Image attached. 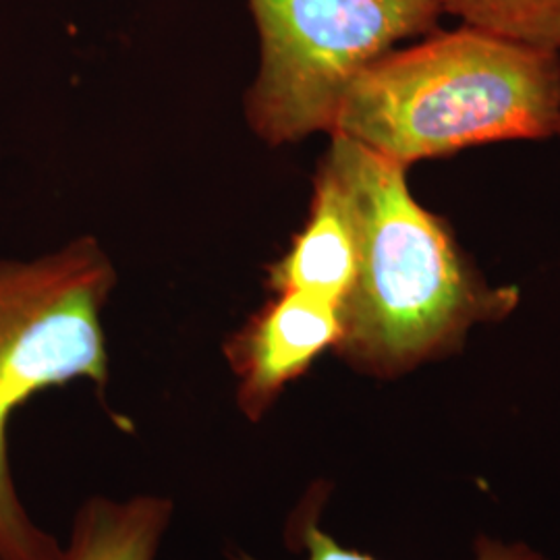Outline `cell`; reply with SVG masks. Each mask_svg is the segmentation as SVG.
<instances>
[{"instance_id":"cell-1","label":"cell","mask_w":560,"mask_h":560,"mask_svg":"<svg viewBox=\"0 0 560 560\" xmlns=\"http://www.w3.org/2000/svg\"><path fill=\"white\" fill-rule=\"evenodd\" d=\"M324 156L353 201L358 279L340 305L335 351L363 374L397 378L457 349L480 322L501 320L517 289H492L460 258L441 219L409 191L407 168L345 136Z\"/></svg>"},{"instance_id":"cell-2","label":"cell","mask_w":560,"mask_h":560,"mask_svg":"<svg viewBox=\"0 0 560 560\" xmlns=\"http://www.w3.org/2000/svg\"><path fill=\"white\" fill-rule=\"evenodd\" d=\"M560 136V52L463 25L388 50L349 83L330 136L388 161Z\"/></svg>"},{"instance_id":"cell-3","label":"cell","mask_w":560,"mask_h":560,"mask_svg":"<svg viewBox=\"0 0 560 560\" xmlns=\"http://www.w3.org/2000/svg\"><path fill=\"white\" fill-rule=\"evenodd\" d=\"M115 279L110 258L90 237L32 260H0V560H60L62 546L30 517L15 488L9 423L46 388L106 386L102 310Z\"/></svg>"},{"instance_id":"cell-4","label":"cell","mask_w":560,"mask_h":560,"mask_svg":"<svg viewBox=\"0 0 560 560\" xmlns=\"http://www.w3.org/2000/svg\"><path fill=\"white\" fill-rule=\"evenodd\" d=\"M260 32L258 78L245 113L280 145L330 133L340 101L363 67L407 38L432 34L434 0H247Z\"/></svg>"},{"instance_id":"cell-5","label":"cell","mask_w":560,"mask_h":560,"mask_svg":"<svg viewBox=\"0 0 560 560\" xmlns=\"http://www.w3.org/2000/svg\"><path fill=\"white\" fill-rule=\"evenodd\" d=\"M342 337L340 305L305 293H275L224 342L240 411L254 423Z\"/></svg>"},{"instance_id":"cell-6","label":"cell","mask_w":560,"mask_h":560,"mask_svg":"<svg viewBox=\"0 0 560 560\" xmlns=\"http://www.w3.org/2000/svg\"><path fill=\"white\" fill-rule=\"evenodd\" d=\"M360 270V226L349 191L322 161L310 217L289 252L268 270L275 293H305L342 305Z\"/></svg>"},{"instance_id":"cell-7","label":"cell","mask_w":560,"mask_h":560,"mask_svg":"<svg viewBox=\"0 0 560 560\" xmlns=\"http://www.w3.org/2000/svg\"><path fill=\"white\" fill-rule=\"evenodd\" d=\"M171 517L164 497H94L78 511L60 560H156Z\"/></svg>"},{"instance_id":"cell-8","label":"cell","mask_w":560,"mask_h":560,"mask_svg":"<svg viewBox=\"0 0 560 560\" xmlns=\"http://www.w3.org/2000/svg\"><path fill=\"white\" fill-rule=\"evenodd\" d=\"M434 4L463 25L560 52V0H434Z\"/></svg>"},{"instance_id":"cell-9","label":"cell","mask_w":560,"mask_h":560,"mask_svg":"<svg viewBox=\"0 0 560 560\" xmlns=\"http://www.w3.org/2000/svg\"><path fill=\"white\" fill-rule=\"evenodd\" d=\"M298 532H300L301 548L305 550V560H376L374 557H368L358 550L345 548L332 536H328L326 532H322L316 515L310 513H301L300 523H298ZM478 559L476 560H546L540 555L532 552L527 546L523 544H502V541L480 540L476 546ZM231 560H260L254 559L247 552H235Z\"/></svg>"}]
</instances>
